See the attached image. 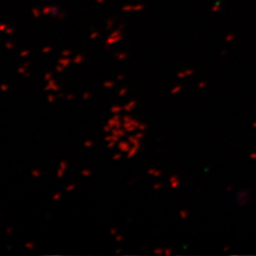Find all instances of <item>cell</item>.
<instances>
[{
	"mask_svg": "<svg viewBox=\"0 0 256 256\" xmlns=\"http://www.w3.org/2000/svg\"><path fill=\"white\" fill-rule=\"evenodd\" d=\"M249 200V195L247 191L245 190H241L238 193V196H237V202L240 206H244L246 205Z\"/></svg>",
	"mask_w": 256,
	"mask_h": 256,
	"instance_id": "1",
	"label": "cell"
},
{
	"mask_svg": "<svg viewBox=\"0 0 256 256\" xmlns=\"http://www.w3.org/2000/svg\"><path fill=\"white\" fill-rule=\"evenodd\" d=\"M187 75H186V73H185V71H180V72H178L177 74H176V77L178 78V79H183V78H185Z\"/></svg>",
	"mask_w": 256,
	"mask_h": 256,
	"instance_id": "48",
	"label": "cell"
},
{
	"mask_svg": "<svg viewBox=\"0 0 256 256\" xmlns=\"http://www.w3.org/2000/svg\"><path fill=\"white\" fill-rule=\"evenodd\" d=\"M51 79H53V75H52V73L51 72H47V73H46L45 74V76H44V80H45V82H48V81H50Z\"/></svg>",
	"mask_w": 256,
	"mask_h": 256,
	"instance_id": "30",
	"label": "cell"
},
{
	"mask_svg": "<svg viewBox=\"0 0 256 256\" xmlns=\"http://www.w3.org/2000/svg\"><path fill=\"white\" fill-rule=\"evenodd\" d=\"M14 231V228L13 227V226H9V227H7V229H6V230H5V232L9 235V234H12L13 232Z\"/></svg>",
	"mask_w": 256,
	"mask_h": 256,
	"instance_id": "43",
	"label": "cell"
},
{
	"mask_svg": "<svg viewBox=\"0 0 256 256\" xmlns=\"http://www.w3.org/2000/svg\"><path fill=\"white\" fill-rule=\"evenodd\" d=\"M24 247H25L27 249L31 250V249H33V248L35 247V244H34L32 241H28V242H26V243H25Z\"/></svg>",
	"mask_w": 256,
	"mask_h": 256,
	"instance_id": "19",
	"label": "cell"
},
{
	"mask_svg": "<svg viewBox=\"0 0 256 256\" xmlns=\"http://www.w3.org/2000/svg\"><path fill=\"white\" fill-rule=\"evenodd\" d=\"M49 51H51V47H46L43 48V52H44V53H47V52H49Z\"/></svg>",
	"mask_w": 256,
	"mask_h": 256,
	"instance_id": "52",
	"label": "cell"
},
{
	"mask_svg": "<svg viewBox=\"0 0 256 256\" xmlns=\"http://www.w3.org/2000/svg\"><path fill=\"white\" fill-rule=\"evenodd\" d=\"M232 188H233L232 186H228L227 189H226V191H227V192H230V191L232 190Z\"/></svg>",
	"mask_w": 256,
	"mask_h": 256,
	"instance_id": "60",
	"label": "cell"
},
{
	"mask_svg": "<svg viewBox=\"0 0 256 256\" xmlns=\"http://www.w3.org/2000/svg\"><path fill=\"white\" fill-rule=\"evenodd\" d=\"M111 130H112V127L110 126V125H108L107 123L103 126V128H102V131L105 133V134H110L111 133Z\"/></svg>",
	"mask_w": 256,
	"mask_h": 256,
	"instance_id": "29",
	"label": "cell"
},
{
	"mask_svg": "<svg viewBox=\"0 0 256 256\" xmlns=\"http://www.w3.org/2000/svg\"><path fill=\"white\" fill-rule=\"evenodd\" d=\"M194 72H195V71H194L193 69H190V68L185 70V73H186V75H187V76H192V75L194 74Z\"/></svg>",
	"mask_w": 256,
	"mask_h": 256,
	"instance_id": "50",
	"label": "cell"
},
{
	"mask_svg": "<svg viewBox=\"0 0 256 256\" xmlns=\"http://www.w3.org/2000/svg\"><path fill=\"white\" fill-rule=\"evenodd\" d=\"M230 246H225L224 247H223V251H228V250H230Z\"/></svg>",
	"mask_w": 256,
	"mask_h": 256,
	"instance_id": "58",
	"label": "cell"
},
{
	"mask_svg": "<svg viewBox=\"0 0 256 256\" xmlns=\"http://www.w3.org/2000/svg\"><path fill=\"white\" fill-rule=\"evenodd\" d=\"M62 196H63V194L62 193H55L54 195H53V196H52V200L53 201H59L61 198H62Z\"/></svg>",
	"mask_w": 256,
	"mask_h": 256,
	"instance_id": "28",
	"label": "cell"
},
{
	"mask_svg": "<svg viewBox=\"0 0 256 256\" xmlns=\"http://www.w3.org/2000/svg\"><path fill=\"white\" fill-rule=\"evenodd\" d=\"M165 256H171L173 254V248L172 247H166L164 248V253H163Z\"/></svg>",
	"mask_w": 256,
	"mask_h": 256,
	"instance_id": "31",
	"label": "cell"
},
{
	"mask_svg": "<svg viewBox=\"0 0 256 256\" xmlns=\"http://www.w3.org/2000/svg\"><path fill=\"white\" fill-rule=\"evenodd\" d=\"M135 182V179H130L129 181H128V185H130V184H133Z\"/></svg>",
	"mask_w": 256,
	"mask_h": 256,
	"instance_id": "61",
	"label": "cell"
},
{
	"mask_svg": "<svg viewBox=\"0 0 256 256\" xmlns=\"http://www.w3.org/2000/svg\"><path fill=\"white\" fill-rule=\"evenodd\" d=\"M75 98V95L73 94V93H70V94H67L66 95V97H65V99L67 100V101H72L73 99Z\"/></svg>",
	"mask_w": 256,
	"mask_h": 256,
	"instance_id": "46",
	"label": "cell"
},
{
	"mask_svg": "<svg viewBox=\"0 0 256 256\" xmlns=\"http://www.w3.org/2000/svg\"><path fill=\"white\" fill-rule=\"evenodd\" d=\"M252 127H253V128H256V121H254V122L252 123Z\"/></svg>",
	"mask_w": 256,
	"mask_h": 256,
	"instance_id": "64",
	"label": "cell"
},
{
	"mask_svg": "<svg viewBox=\"0 0 256 256\" xmlns=\"http://www.w3.org/2000/svg\"><path fill=\"white\" fill-rule=\"evenodd\" d=\"M115 252H116V254H119V253L121 252V248H118V249H117Z\"/></svg>",
	"mask_w": 256,
	"mask_h": 256,
	"instance_id": "63",
	"label": "cell"
},
{
	"mask_svg": "<svg viewBox=\"0 0 256 256\" xmlns=\"http://www.w3.org/2000/svg\"><path fill=\"white\" fill-rule=\"evenodd\" d=\"M91 97H92V93L90 91H85V92L83 93V97L82 98H83L84 101H88Z\"/></svg>",
	"mask_w": 256,
	"mask_h": 256,
	"instance_id": "26",
	"label": "cell"
},
{
	"mask_svg": "<svg viewBox=\"0 0 256 256\" xmlns=\"http://www.w3.org/2000/svg\"><path fill=\"white\" fill-rule=\"evenodd\" d=\"M115 56H116L119 60H123V59H125V58L127 57V54L124 53V52H120V53H117Z\"/></svg>",
	"mask_w": 256,
	"mask_h": 256,
	"instance_id": "33",
	"label": "cell"
},
{
	"mask_svg": "<svg viewBox=\"0 0 256 256\" xmlns=\"http://www.w3.org/2000/svg\"><path fill=\"white\" fill-rule=\"evenodd\" d=\"M65 173H66L65 170H63V169L59 168V169L57 170V173H56V177L59 178V179H60V178H63L64 175H65Z\"/></svg>",
	"mask_w": 256,
	"mask_h": 256,
	"instance_id": "24",
	"label": "cell"
},
{
	"mask_svg": "<svg viewBox=\"0 0 256 256\" xmlns=\"http://www.w3.org/2000/svg\"><path fill=\"white\" fill-rule=\"evenodd\" d=\"M6 46H7V47H8L9 49H12V48L13 47V45L12 43H7V45H6Z\"/></svg>",
	"mask_w": 256,
	"mask_h": 256,
	"instance_id": "57",
	"label": "cell"
},
{
	"mask_svg": "<svg viewBox=\"0 0 256 256\" xmlns=\"http://www.w3.org/2000/svg\"><path fill=\"white\" fill-rule=\"evenodd\" d=\"M10 89V85L7 84V83H2V84H0V90H1L2 92H7L9 91Z\"/></svg>",
	"mask_w": 256,
	"mask_h": 256,
	"instance_id": "18",
	"label": "cell"
},
{
	"mask_svg": "<svg viewBox=\"0 0 256 256\" xmlns=\"http://www.w3.org/2000/svg\"><path fill=\"white\" fill-rule=\"evenodd\" d=\"M179 216L181 219H187L189 216V212L187 210H181L179 212Z\"/></svg>",
	"mask_w": 256,
	"mask_h": 256,
	"instance_id": "23",
	"label": "cell"
},
{
	"mask_svg": "<svg viewBox=\"0 0 256 256\" xmlns=\"http://www.w3.org/2000/svg\"><path fill=\"white\" fill-rule=\"evenodd\" d=\"M122 158V153L121 152H119V153H116V154H114L113 155V160H119V159H120Z\"/></svg>",
	"mask_w": 256,
	"mask_h": 256,
	"instance_id": "37",
	"label": "cell"
},
{
	"mask_svg": "<svg viewBox=\"0 0 256 256\" xmlns=\"http://www.w3.org/2000/svg\"><path fill=\"white\" fill-rule=\"evenodd\" d=\"M60 89H61V85H58L54 79H51L50 81H48L47 83V85L44 88L45 91H54V92H58Z\"/></svg>",
	"mask_w": 256,
	"mask_h": 256,
	"instance_id": "2",
	"label": "cell"
},
{
	"mask_svg": "<svg viewBox=\"0 0 256 256\" xmlns=\"http://www.w3.org/2000/svg\"><path fill=\"white\" fill-rule=\"evenodd\" d=\"M170 185H171V188L175 189V188H177V187L180 185V180L177 179V180H175V181H173V182L170 183Z\"/></svg>",
	"mask_w": 256,
	"mask_h": 256,
	"instance_id": "34",
	"label": "cell"
},
{
	"mask_svg": "<svg viewBox=\"0 0 256 256\" xmlns=\"http://www.w3.org/2000/svg\"><path fill=\"white\" fill-rule=\"evenodd\" d=\"M177 179H178V176H177L176 175H172L169 177V182L171 183V182L175 181V180H177Z\"/></svg>",
	"mask_w": 256,
	"mask_h": 256,
	"instance_id": "49",
	"label": "cell"
},
{
	"mask_svg": "<svg viewBox=\"0 0 256 256\" xmlns=\"http://www.w3.org/2000/svg\"><path fill=\"white\" fill-rule=\"evenodd\" d=\"M131 145L132 144L128 141H119L118 142V149L121 153H128L129 150L131 149V147H132Z\"/></svg>",
	"mask_w": 256,
	"mask_h": 256,
	"instance_id": "3",
	"label": "cell"
},
{
	"mask_svg": "<svg viewBox=\"0 0 256 256\" xmlns=\"http://www.w3.org/2000/svg\"><path fill=\"white\" fill-rule=\"evenodd\" d=\"M127 93H128V88H127V87H121V88L119 90L118 95H119V97H123V96L127 95Z\"/></svg>",
	"mask_w": 256,
	"mask_h": 256,
	"instance_id": "22",
	"label": "cell"
},
{
	"mask_svg": "<svg viewBox=\"0 0 256 256\" xmlns=\"http://www.w3.org/2000/svg\"><path fill=\"white\" fill-rule=\"evenodd\" d=\"M64 68H64L62 65H60V64H58V66L55 68V71H56L57 73H62V72L64 71Z\"/></svg>",
	"mask_w": 256,
	"mask_h": 256,
	"instance_id": "40",
	"label": "cell"
},
{
	"mask_svg": "<svg viewBox=\"0 0 256 256\" xmlns=\"http://www.w3.org/2000/svg\"><path fill=\"white\" fill-rule=\"evenodd\" d=\"M76 188H77V184H76V183H71V184H69L68 186H67V188H66V192H68V193H69V192L74 191Z\"/></svg>",
	"mask_w": 256,
	"mask_h": 256,
	"instance_id": "25",
	"label": "cell"
},
{
	"mask_svg": "<svg viewBox=\"0 0 256 256\" xmlns=\"http://www.w3.org/2000/svg\"><path fill=\"white\" fill-rule=\"evenodd\" d=\"M118 232H119V230H118V229L116 228V227H112L111 229H110V230H109V233L111 234V235H116V234H118Z\"/></svg>",
	"mask_w": 256,
	"mask_h": 256,
	"instance_id": "44",
	"label": "cell"
},
{
	"mask_svg": "<svg viewBox=\"0 0 256 256\" xmlns=\"http://www.w3.org/2000/svg\"><path fill=\"white\" fill-rule=\"evenodd\" d=\"M126 131L124 128H112V130H111V133L110 134H113V135H116L119 138H123L126 136Z\"/></svg>",
	"mask_w": 256,
	"mask_h": 256,
	"instance_id": "6",
	"label": "cell"
},
{
	"mask_svg": "<svg viewBox=\"0 0 256 256\" xmlns=\"http://www.w3.org/2000/svg\"><path fill=\"white\" fill-rule=\"evenodd\" d=\"M30 54V51L29 50H23L21 53H20V56L21 57H26V56H28Z\"/></svg>",
	"mask_w": 256,
	"mask_h": 256,
	"instance_id": "51",
	"label": "cell"
},
{
	"mask_svg": "<svg viewBox=\"0 0 256 256\" xmlns=\"http://www.w3.org/2000/svg\"><path fill=\"white\" fill-rule=\"evenodd\" d=\"M197 86H198V88H199V89H203L204 87H206V86H207V82H205V81H201V82H199V84L197 85Z\"/></svg>",
	"mask_w": 256,
	"mask_h": 256,
	"instance_id": "45",
	"label": "cell"
},
{
	"mask_svg": "<svg viewBox=\"0 0 256 256\" xmlns=\"http://www.w3.org/2000/svg\"><path fill=\"white\" fill-rule=\"evenodd\" d=\"M135 136L139 139V140H142L144 137H145V134H144V131H139L135 134Z\"/></svg>",
	"mask_w": 256,
	"mask_h": 256,
	"instance_id": "36",
	"label": "cell"
},
{
	"mask_svg": "<svg viewBox=\"0 0 256 256\" xmlns=\"http://www.w3.org/2000/svg\"><path fill=\"white\" fill-rule=\"evenodd\" d=\"M92 174H93L92 170H91V169H88V168H85V169L82 170V172H81V175H82L83 176H85V177H89L90 175H92Z\"/></svg>",
	"mask_w": 256,
	"mask_h": 256,
	"instance_id": "15",
	"label": "cell"
},
{
	"mask_svg": "<svg viewBox=\"0 0 256 256\" xmlns=\"http://www.w3.org/2000/svg\"><path fill=\"white\" fill-rule=\"evenodd\" d=\"M123 110V106L122 105H119V104H114L110 107V112L112 114H118V113H120L121 111Z\"/></svg>",
	"mask_w": 256,
	"mask_h": 256,
	"instance_id": "11",
	"label": "cell"
},
{
	"mask_svg": "<svg viewBox=\"0 0 256 256\" xmlns=\"http://www.w3.org/2000/svg\"><path fill=\"white\" fill-rule=\"evenodd\" d=\"M122 127L124 128L125 131H126L127 133H132V132H134V131L137 129V127H136L135 124L132 122V120H130V121H125V122L123 121Z\"/></svg>",
	"mask_w": 256,
	"mask_h": 256,
	"instance_id": "4",
	"label": "cell"
},
{
	"mask_svg": "<svg viewBox=\"0 0 256 256\" xmlns=\"http://www.w3.org/2000/svg\"><path fill=\"white\" fill-rule=\"evenodd\" d=\"M115 85H116V82H114V81H105L102 84V86L104 88H107V89H111Z\"/></svg>",
	"mask_w": 256,
	"mask_h": 256,
	"instance_id": "13",
	"label": "cell"
},
{
	"mask_svg": "<svg viewBox=\"0 0 256 256\" xmlns=\"http://www.w3.org/2000/svg\"><path fill=\"white\" fill-rule=\"evenodd\" d=\"M161 188H162V183H160V182H157V183H155L153 185V189L154 190H159Z\"/></svg>",
	"mask_w": 256,
	"mask_h": 256,
	"instance_id": "47",
	"label": "cell"
},
{
	"mask_svg": "<svg viewBox=\"0 0 256 256\" xmlns=\"http://www.w3.org/2000/svg\"><path fill=\"white\" fill-rule=\"evenodd\" d=\"M164 253V248H161V247H157L154 249V254L156 255H160V254H163Z\"/></svg>",
	"mask_w": 256,
	"mask_h": 256,
	"instance_id": "35",
	"label": "cell"
},
{
	"mask_svg": "<svg viewBox=\"0 0 256 256\" xmlns=\"http://www.w3.org/2000/svg\"><path fill=\"white\" fill-rule=\"evenodd\" d=\"M56 100H57V95H54V94H48L47 97V101L48 103H53L55 102Z\"/></svg>",
	"mask_w": 256,
	"mask_h": 256,
	"instance_id": "17",
	"label": "cell"
},
{
	"mask_svg": "<svg viewBox=\"0 0 256 256\" xmlns=\"http://www.w3.org/2000/svg\"><path fill=\"white\" fill-rule=\"evenodd\" d=\"M182 88H183V86L181 85H175V86H174L172 89H171V95H175V94H177V93H179L181 90H182Z\"/></svg>",
	"mask_w": 256,
	"mask_h": 256,
	"instance_id": "14",
	"label": "cell"
},
{
	"mask_svg": "<svg viewBox=\"0 0 256 256\" xmlns=\"http://www.w3.org/2000/svg\"><path fill=\"white\" fill-rule=\"evenodd\" d=\"M137 104H138V101L137 100H131L130 102H128L125 105H123V110L125 112H132L133 109L136 107Z\"/></svg>",
	"mask_w": 256,
	"mask_h": 256,
	"instance_id": "5",
	"label": "cell"
},
{
	"mask_svg": "<svg viewBox=\"0 0 256 256\" xmlns=\"http://www.w3.org/2000/svg\"><path fill=\"white\" fill-rule=\"evenodd\" d=\"M140 151V147L139 146H135V145H132L131 149L129 150V152L127 153V158H134Z\"/></svg>",
	"mask_w": 256,
	"mask_h": 256,
	"instance_id": "9",
	"label": "cell"
},
{
	"mask_svg": "<svg viewBox=\"0 0 256 256\" xmlns=\"http://www.w3.org/2000/svg\"><path fill=\"white\" fill-rule=\"evenodd\" d=\"M120 139H121V138H119V137H118V136H116V135H113V134H110V135L107 134V135H105L104 138H103V140H104L105 142H109V141H112L119 142V141H120Z\"/></svg>",
	"mask_w": 256,
	"mask_h": 256,
	"instance_id": "10",
	"label": "cell"
},
{
	"mask_svg": "<svg viewBox=\"0 0 256 256\" xmlns=\"http://www.w3.org/2000/svg\"><path fill=\"white\" fill-rule=\"evenodd\" d=\"M65 97H66V94H65V93H62V92H60V93L57 95V98H60V99L65 98Z\"/></svg>",
	"mask_w": 256,
	"mask_h": 256,
	"instance_id": "56",
	"label": "cell"
},
{
	"mask_svg": "<svg viewBox=\"0 0 256 256\" xmlns=\"http://www.w3.org/2000/svg\"><path fill=\"white\" fill-rule=\"evenodd\" d=\"M83 61H84V56L81 55V54L77 55V56L73 59V62H74V64H76V65H79V64L83 63Z\"/></svg>",
	"mask_w": 256,
	"mask_h": 256,
	"instance_id": "20",
	"label": "cell"
},
{
	"mask_svg": "<svg viewBox=\"0 0 256 256\" xmlns=\"http://www.w3.org/2000/svg\"><path fill=\"white\" fill-rule=\"evenodd\" d=\"M62 54H63V56H68V55L71 54V51H69V50H64L62 52Z\"/></svg>",
	"mask_w": 256,
	"mask_h": 256,
	"instance_id": "54",
	"label": "cell"
},
{
	"mask_svg": "<svg viewBox=\"0 0 256 256\" xmlns=\"http://www.w3.org/2000/svg\"><path fill=\"white\" fill-rule=\"evenodd\" d=\"M17 71H18L19 74H25V73L27 72V68H26L25 66H22V67H20V68L17 69Z\"/></svg>",
	"mask_w": 256,
	"mask_h": 256,
	"instance_id": "41",
	"label": "cell"
},
{
	"mask_svg": "<svg viewBox=\"0 0 256 256\" xmlns=\"http://www.w3.org/2000/svg\"><path fill=\"white\" fill-rule=\"evenodd\" d=\"M116 144H118L117 141H109V142H107V148L108 149H112V148H114L116 146Z\"/></svg>",
	"mask_w": 256,
	"mask_h": 256,
	"instance_id": "42",
	"label": "cell"
},
{
	"mask_svg": "<svg viewBox=\"0 0 256 256\" xmlns=\"http://www.w3.org/2000/svg\"><path fill=\"white\" fill-rule=\"evenodd\" d=\"M124 78H125V76L123 75V74H119V75H118V77H117V81H122V80H124Z\"/></svg>",
	"mask_w": 256,
	"mask_h": 256,
	"instance_id": "53",
	"label": "cell"
},
{
	"mask_svg": "<svg viewBox=\"0 0 256 256\" xmlns=\"http://www.w3.org/2000/svg\"><path fill=\"white\" fill-rule=\"evenodd\" d=\"M127 141H129L132 145H135V146H139V147H141V140H139L135 135L134 136H132V135H130V136H128V138H127Z\"/></svg>",
	"mask_w": 256,
	"mask_h": 256,
	"instance_id": "8",
	"label": "cell"
},
{
	"mask_svg": "<svg viewBox=\"0 0 256 256\" xmlns=\"http://www.w3.org/2000/svg\"><path fill=\"white\" fill-rule=\"evenodd\" d=\"M84 146L85 148H91L94 146V141H91V140H86L85 142H84Z\"/></svg>",
	"mask_w": 256,
	"mask_h": 256,
	"instance_id": "27",
	"label": "cell"
},
{
	"mask_svg": "<svg viewBox=\"0 0 256 256\" xmlns=\"http://www.w3.org/2000/svg\"><path fill=\"white\" fill-rule=\"evenodd\" d=\"M30 65V62H26V63L24 64V65H23V66H25L26 68H28V67H29Z\"/></svg>",
	"mask_w": 256,
	"mask_h": 256,
	"instance_id": "62",
	"label": "cell"
},
{
	"mask_svg": "<svg viewBox=\"0 0 256 256\" xmlns=\"http://www.w3.org/2000/svg\"><path fill=\"white\" fill-rule=\"evenodd\" d=\"M70 63H71V61H70V59H68V58L60 59V60H59V62H58V64H60V65H62L64 68H67V67H68V66L70 65Z\"/></svg>",
	"mask_w": 256,
	"mask_h": 256,
	"instance_id": "12",
	"label": "cell"
},
{
	"mask_svg": "<svg viewBox=\"0 0 256 256\" xmlns=\"http://www.w3.org/2000/svg\"><path fill=\"white\" fill-rule=\"evenodd\" d=\"M147 174L150 175H153L155 177H159L162 175L163 172L161 170H158V169H156V168H149L147 170Z\"/></svg>",
	"mask_w": 256,
	"mask_h": 256,
	"instance_id": "7",
	"label": "cell"
},
{
	"mask_svg": "<svg viewBox=\"0 0 256 256\" xmlns=\"http://www.w3.org/2000/svg\"><path fill=\"white\" fill-rule=\"evenodd\" d=\"M123 238H124V236H123V234H121V233H118V234H116V235H115V240H116L117 242H120V241H122V240H123Z\"/></svg>",
	"mask_w": 256,
	"mask_h": 256,
	"instance_id": "38",
	"label": "cell"
},
{
	"mask_svg": "<svg viewBox=\"0 0 256 256\" xmlns=\"http://www.w3.org/2000/svg\"><path fill=\"white\" fill-rule=\"evenodd\" d=\"M59 168L63 169V170H65L67 171V169L68 168V163L67 160H61L60 161V164H59Z\"/></svg>",
	"mask_w": 256,
	"mask_h": 256,
	"instance_id": "21",
	"label": "cell"
},
{
	"mask_svg": "<svg viewBox=\"0 0 256 256\" xmlns=\"http://www.w3.org/2000/svg\"><path fill=\"white\" fill-rule=\"evenodd\" d=\"M133 119V118H132V116L131 115H128V114H126V115H124L123 117H122V120L125 122V121H130V120H132Z\"/></svg>",
	"mask_w": 256,
	"mask_h": 256,
	"instance_id": "39",
	"label": "cell"
},
{
	"mask_svg": "<svg viewBox=\"0 0 256 256\" xmlns=\"http://www.w3.org/2000/svg\"><path fill=\"white\" fill-rule=\"evenodd\" d=\"M147 128H148L147 124L141 122V123H140V125H139V127H138V130H139V131H145V130L147 129Z\"/></svg>",
	"mask_w": 256,
	"mask_h": 256,
	"instance_id": "32",
	"label": "cell"
},
{
	"mask_svg": "<svg viewBox=\"0 0 256 256\" xmlns=\"http://www.w3.org/2000/svg\"><path fill=\"white\" fill-rule=\"evenodd\" d=\"M30 174H31V175H32L33 177H35V178H39V177L42 175V172H41V170H39V169H33V170L30 172Z\"/></svg>",
	"mask_w": 256,
	"mask_h": 256,
	"instance_id": "16",
	"label": "cell"
},
{
	"mask_svg": "<svg viewBox=\"0 0 256 256\" xmlns=\"http://www.w3.org/2000/svg\"><path fill=\"white\" fill-rule=\"evenodd\" d=\"M24 75H25V77H26V78H30V77L31 76V73H30V72H29V71H27V72H26Z\"/></svg>",
	"mask_w": 256,
	"mask_h": 256,
	"instance_id": "59",
	"label": "cell"
},
{
	"mask_svg": "<svg viewBox=\"0 0 256 256\" xmlns=\"http://www.w3.org/2000/svg\"><path fill=\"white\" fill-rule=\"evenodd\" d=\"M249 158L251 159H256V152H252L249 154Z\"/></svg>",
	"mask_w": 256,
	"mask_h": 256,
	"instance_id": "55",
	"label": "cell"
}]
</instances>
